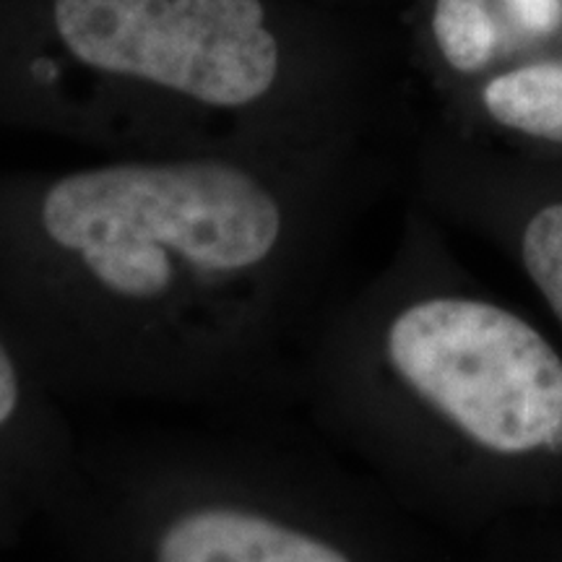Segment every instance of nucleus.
<instances>
[{
    "label": "nucleus",
    "instance_id": "1",
    "mask_svg": "<svg viewBox=\"0 0 562 562\" xmlns=\"http://www.w3.org/2000/svg\"><path fill=\"white\" fill-rule=\"evenodd\" d=\"M315 263L290 180L232 154L0 188V326L63 404L286 406Z\"/></svg>",
    "mask_w": 562,
    "mask_h": 562
},
{
    "label": "nucleus",
    "instance_id": "2",
    "mask_svg": "<svg viewBox=\"0 0 562 562\" xmlns=\"http://www.w3.org/2000/svg\"><path fill=\"white\" fill-rule=\"evenodd\" d=\"M313 490L290 438L188 427L81 440L63 503L94 508L144 562H355Z\"/></svg>",
    "mask_w": 562,
    "mask_h": 562
},
{
    "label": "nucleus",
    "instance_id": "3",
    "mask_svg": "<svg viewBox=\"0 0 562 562\" xmlns=\"http://www.w3.org/2000/svg\"><path fill=\"white\" fill-rule=\"evenodd\" d=\"M360 339L370 341L362 362L378 364L406 406L484 451H533L562 425L558 351L503 307L412 292Z\"/></svg>",
    "mask_w": 562,
    "mask_h": 562
},
{
    "label": "nucleus",
    "instance_id": "4",
    "mask_svg": "<svg viewBox=\"0 0 562 562\" xmlns=\"http://www.w3.org/2000/svg\"><path fill=\"white\" fill-rule=\"evenodd\" d=\"M53 21L81 66L182 108L240 115L279 87L261 0H53Z\"/></svg>",
    "mask_w": 562,
    "mask_h": 562
},
{
    "label": "nucleus",
    "instance_id": "5",
    "mask_svg": "<svg viewBox=\"0 0 562 562\" xmlns=\"http://www.w3.org/2000/svg\"><path fill=\"white\" fill-rule=\"evenodd\" d=\"M79 459L66 404L0 326V539L60 508Z\"/></svg>",
    "mask_w": 562,
    "mask_h": 562
},
{
    "label": "nucleus",
    "instance_id": "6",
    "mask_svg": "<svg viewBox=\"0 0 562 562\" xmlns=\"http://www.w3.org/2000/svg\"><path fill=\"white\" fill-rule=\"evenodd\" d=\"M484 108L505 128L562 144V66L537 63L484 87Z\"/></svg>",
    "mask_w": 562,
    "mask_h": 562
},
{
    "label": "nucleus",
    "instance_id": "7",
    "mask_svg": "<svg viewBox=\"0 0 562 562\" xmlns=\"http://www.w3.org/2000/svg\"><path fill=\"white\" fill-rule=\"evenodd\" d=\"M432 32L442 58L459 74L487 68L497 53V21L487 0H435Z\"/></svg>",
    "mask_w": 562,
    "mask_h": 562
},
{
    "label": "nucleus",
    "instance_id": "8",
    "mask_svg": "<svg viewBox=\"0 0 562 562\" xmlns=\"http://www.w3.org/2000/svg\"><path fill=\"white\" fill-rule=\"evenodd\" d=\"M524 266L562 323V203L539 211L524 232Z\"/></svg>",
    "mask_w": 562,
    "mask_h": 562
},
{
    "label": "nucleus",
    "instance_id": "9",
    "mask_svg": "<svg viewBox=\"0 0 562 562\" xmlns=\"http://www.w3.org/2000/svg\"><path fill=\"white\" fill-rule=\"evenodd\" d=\"M518 24L531 34L558 30L562 21V0H505Z\"/></svg>",
    "mask_w": 562,
    "mask_h": 562
}]
</instances>
